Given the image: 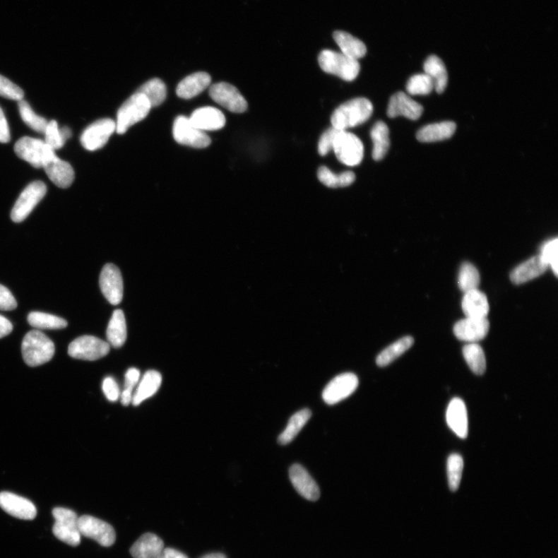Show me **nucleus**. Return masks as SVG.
<instances>
[{"label": "nucleus", "instance_id": "nucleus-54", "mask_svg": "<svg viewBox=\"0 0 558 558\" xmlns=\"http://www.w3.org/2000/svg\"><path fill=\"white\" fill-rule=\"evenodd\" d=\"M201 558H227V557L221 553H213L204 555Z\"/></svg>", "mask_w": 558, "mask_h": 558}, {"label": "nucleus", "instance_id": "nucleus-31", "mask_svg": "<svg viewBox=\"0 0 558 558\" xmlns=\"http://www.w3.org/2000/svg\"><path fill=\"white\" fill-rule=\"evenodd\" d=\"M127 336L125 316L121 309L114 311L109 322L107 337L109 345L115 348H121Z\"/></svg>", "mask_w": 558, "mask_h": 558}, {"label": "nucleus", "instance_id": "nucleus-34", "mask_svg": "<svg viewBox=\"0 0 558 558\" xmlns=\"http://www.w3.org/2000/svg\"><path fill=\"white\" fill-rule=\"evenodd\" d=\"M414 344V339L405 336L389 345L378 355L376 364L379 367H386L393 362L398 357L403 355Z\"/></svg>", "mask_w": 558, "mask_h": 558}, {"label": "nucleus", "instance_id": "nucleus-6", "mask_svg": "<svg viewBox=\"0 0 558 558\" xmlns=\"http://www.w3.org/2000/svg\"><path fill=\"white\" fill-rule=\"evenodd\" d=\"M333 150L338 160L348 166L360 165L364 157L362 141L354 133L340 131L335 138Z\"/></svg>", "mask_w": 558, "mask_h": 558}, {"label": "nucleus", "instance_id": "nucleus-5", "mask_svg": "<svg viewBox=\"0 0 558 558\" xmlns=\"http://www.w3.org/2000/svg\"><path fill=\"white\" fill-rule=\"evenodd\" d=\"M54 518V535L70 546L76 547L81 542V533L78 529V517L73 510L57 507L52 511Z\"/></svg>", "mask_w": 558, "mask_h": 558}, {"label": "nucleus", "instance_id": "nucleus-1", "mask_svg": "<svg viewBox=\"0 0 558 558\" xmlns=\"http://www.w3.org/2000/svg\"><path fill=\"white\" fill-rule=\"evenodd\" d=\"M372 113L373 105L368 99H353L334 110L331 116L332 126L340 131H347L369 121Z\"/></svg>", "mask_w": 558, "mask_h": 558}, {"label": "nucleus", "instance_id": "nucleus-42", "mask_svg": "<svg viewBox=\"0 0 558 558\" xmlns=\"http://www.w3.org/2000/svg\"><path fill=\"white\" fill-rule=\"evenodd\" d=\"M434 90V85L427 75L418 74L412 76L406 85V90L412 95H426Z\"/></svg>", "mask_w": 558, "mask_h": 558}, {"label": "nucleus", "instance_id": "nucleus-48", "mask_svg": "<svg viewBox=\"0 0 558 558\" xmlns=\"http://www.w3.org/2000/svg\"><path fill=\"white\" fill-rule=\"evenodd\" d=\"M102 388L103 393L110 402H116L121 397V391L114 378L107 377L103 380Z\"/></svg>", "mask_w": 558, "mask_h": 558}, {"label": "nucleus", "instance_id": "nucleus-16", "mask_svg": "<svg viewBox=\"0 0 558 558\" xmlns=\"http://www.w3.org/2000/svg\"><path fill=\"white\" fill-rule=\"evenodd\" d=\"M489 326L487 318L466 317L454 325L453 333L462 341L476 343L487 336Z\"/></svg>", "mask_w": 558, "mask_h": 558}, {"label": "nucleus", "instance_id": "nucleus-11", "mask_svg": "<svg viewBox=\"0 0 558 558\" xmlns=\"http://www.w3.org/2000/svg\"><path fill=\"white\" fill-rule=\"evenodd\" d=\"M78 529L82 536L93 539L103 547H110L115 543L114 528L97 518L88 515L78 517Z\"/></svg>", "mask_w": 558, "mask_h": 558}, {"label": "nucleus", "instance_id": "nucleus-36", "mask_svg": "<svg viewBox=\"0 0 558 558\" xmlns=\"http://www.w3.org/2000/svg\"><path fill=\"white\" fill-rule=\"evenodd\" d=\"M470 369L477 376H482L486 370V360L483 349L477 343H469L462 350Z\"/></svg>", "mask_w": 558, "mask_h": 558}, {"label": "nucleus", "instance_id": "nucleus-9", "mask_svg": "<svg viewBox=\"0 0 558 558\" xmlns=\"http://www.w3.org/2000/svg\"><path fill=\"white\" fill-rule=\"evenodd\" d=\"M47 193V187L42 181L30 183L23 191L11 212V219L15 222L25 220L34 210L37 203L42 201Z\"/></svg>", "mask_w": 558, "mask_h": 558}, {"label": "nucleus", "instance_id": "nucleus-4", "mask_svg": "<svg viewBox=\"0 0 558 558\" xmlns=\"http://www.w3.org/2000/svg\"><path fill=\"white\" fill-rule=\"evenodd\" d=\"M150 109V103L145 95L134 93L118 110L116 131L119 134L125 133L131 126L143 121Z\"/></svg>", "mask_w": 558, "mask_h": 558}, {"label": "nucleus", "instance_id": "nucleus-43", "mask_svg": "<svg viewBox=\"0 0 558 558\" xmlns=\"http://www.w3.org/2000/svg\"><path fill=\"white\" fill-rule=\"evenodd\" d=\"M141 372L138 369L131 368L125 374L124 389L121 393V400L124 405H129L132 403L133 389L138 385Z\"/></svg>", "mask_w": 558, "mask_h": 558}, {"label": "nucleus", "instance_id": "nucleus-47", "mask_svg": "<svg viewBox=\"0 0 558 558\" xmlns=\"http://www.w3.org/2000/svg\"><path fill=\"white\" fill-rule=\"evenodd\" d=\"M340 130L334 129V127H331V129L326 130L323 134L322 136L319 141L318 143V153L321 156H325L328 155L331 150H333V146L336 138L337 135L340 132Z\"/></svg>", "mask_w": 558, "mask_h": 558}, {"label": "nucleus", "instance_id": "nucleus-49", "mask_svg": "<svg viewBox=\"0 0 558 558\" xmlns=\"http://www.w3.org/2000/svg\"><path fill=\"white\" fill-rule=\"evenodd\" d=\"M17 307L18 302L11 292L6 287L0 285V310L10 311Z\"/></svg>", "mask_w": 558, "mask_h": 558}, {"label": "nucleus", "instance_id": "nucleus-35", "mask_svg": "<svg viewBox=\"0 0 558 558\" xmlns=\"http://www.w3.org/2000/svg\"><path fill=\"white\" fill-rule=\"evenodd\" d=\"M317 177L323 185L329 188L347 187L355 181V174L353 172H345L338 174L325 166H321L318 170Z\"/></svg>", "mask_w": 558, "mask_h": 558}, {"label": "nucleus", "instance_id": "nucleus-32", "mask_svg": "<svg viewBox=\"0 0 558 558\" xmlns=\"http://www.w3.org/2000/svg\"><path fill=\"white\" fill-rule=\"evenodd\" d=\"M370 134L373 142L372 157L374 160L381 161L390 147L388 127L384 122L379 121L373 126Z\"/></svg>", "mask_w": 558, "mask_h": 558}, {"label": "nucleus", "instance_id": "nucleus-17", "mask_svg": "<svg viewBox=\"0 0 558 558\" xmlns=\"http://www.w3.org/2000/svg\"><path fill=\"white\" fill-rule=\"evenodd\" d=\"M0 507L8 514L20 520H34L37 516V509L33 502L11 492L0 493Z\"/></svg>", "mask_w": 558, "mask_h": 558}, {"label": "nucleus", "instance_id": "nucleus-33", "mask_svg": "<svg viewBox=\"0 0 558 558\" xmlns=\"http://www.w3.org/2000/svg\"><path fill=\"white\" fill-rule=\"evenodd\" d=\"M311 415H312V413L309 409H304L295 413L290 419L284 432L279 435L278 438V444L287 445L291 443L301 432V429L307 425V422L311 418Z\"/></svg>", "mask_w": 558, "mask_h": 558}, {"label": "nucleus", "instance_id": "nucleus-3", "mask_svg": "<svg viewBox=\"0 0 558 558\" xmlns=\"http://www.w3.org/2000/svg\"><path fill=\"white\" fill-rule=\"evenodd\" d=\"M318 61L325 73L337 76L348 82L354 81L360 73V62L342 53L324 50L319 55Z\"/></svg>", "mask_w": 558, "mask_h": 558}, {"label": "nucleus", "instance_id": "nucleus-19", "mask_svg": "<svg viewBox=\"0 0 558 558\" xmlns=\"http://www.w3.org/2000/svg\"><path fill=\"white\" fill-rule=\"evenodd\" d=\"M289 473L290 481L299 495L313 501L320 499V488L305 468L295 464L290 468Z\"/></svg>", "mask_w": 558, "mask_h": 558}, {"label": "nucleus", "instance_id": "nucleus-13", "mask_svg": "<svg viewBox=\"0 0 558 558\" xmlns=\"http://www.w3.org/2000/svg\"><path fill=\"white\" fill-rule=\"evenodd\" d=\"M210 97L219 105L232 112L242 114L248 109V102L232 85L226 83L214 84L210 89Z\"/></svg>", "mask_w": 558, "mask_h": 558}, {"label": "nucleus", "instance_id": "nucleus-29", "mask_svg": "<svg viewBox=\"0 0 558 558\" xmlns=\"http://www.w3.org/2000/svg\"><path fill=\"white\" fill-rule=\"evenodd\" d=\"M333 39L339 46L340 53L350 59L358 61L363 58L367 53L364 44L360 39L350 35L347 32H334Z\"/></svg>", "mask_w": 558, "mask_h": 558}, {"label": "nucleus", "instance_id": "nucleus-7", "mask_svg": "<svg viewBox=\"0 0 558 558\" xmlns=\"http://www.w3.org/2000/svg\"><path fill=\"white\" fill-rule=\"evenodd\" d=\"M109 343L93 336H83L71 343L68 353L70 357L85 361H95L108 355Z\"/></svg>", "mask_w": 558, "mask_h": 558}, {"label": "nucleus", "instance_id": "nucleus-26", "mask_svg": "<svg viewBox=\"0 0 558 558\" xmlns=\"http://www.w3.org/2000/svg\"><path fill=\"white\" fill-rule=\"evenodd\" d=\"M210 83L211 77L208 73H196L187 76L179 83L177 93L182 99H192L203 92Z\"/></svg>", "mask_w": 558, "mask_h": 558}, {"label": "nucleus", "instance_id": "nucleus-23", "mask_svg": "<svg viewBox=\"0 0 558 558\" xmlns=\"http://www.w3.org/2000/svg\"><path fill=\"white\" fill-rule=\"evenodd\" d=\"M548 267L540 255H538L515 268L510 273V280L515 285L528 283L543 275Z\"/></svg>", "mask_w": 558, "mask_h": 558}, {"label": "nucleus", "instance_id": "nucleus-8", "mask_svg": "<svg viewBox=\"0 0 558 558\" xmlns=\"http://www.w3.org/2000/svg\"><path fill=\"white\" fill-rule=\"evenodd\" d=\"M173 136L179 145L195 148H205L211 143V139L204 131L198 130L191 123L189 118L179 116L174 122Z\"/></svg>", "mask_w": 558, "mask_h": 558}, {"label": "nucleus", "instance_id": "nucleus-21", "mask_svg": "<svg viewBox=\"0 0 558 558\" xmlns=\"http://www.w3.org/2000/svg\"><path fill=\"white\" fill-rule=\"evenodd\" d=\"M446 420L452 432L461 439L468 434V412L465 403L460 398H453L446 412Z\"/></svg>", "mask_w": 558, "mask_h": 558}, {"label": "nucleus", "instance_id": "nucleus-52", "mask_svg": "<svg viewBox=\"0 0 558 558\" xmlns=\"http://www.w3.org/2000/svg\"><path fill=\"white\" fill-rule=\"evenodd\" d=\"M158 558H189L185 554L173 548H164Z\"/></svg>", "mask_w": 558, "mask_h": 558}, {"label": "nucleus", "instance_id": "nucleus-45", "mask_svg": "<svg viewBox=\"0 0 558 558\" xmlns=\"http://www.w3.org/2000/svg\"><path fill=\"white\" fill-rule=\"evenodd\" d=\"M0 95L4 98L19 102L25 97V93L18 85L0 75Z\"/></svg>", "mask_w": 558, "mask_h": 558}, {"label": "nucleus", "instance_id": "nucleus-14", "mask_svg": "<svg viewBox=\"0 0 558 558\" xmlns=\"http://www.w3.org/2000/svg\"><path fill=\"white\" fill-rule=\"evenodd\" d=\"M116 131V123L111 119H102L87 127L81 136L82 146L88 150H97L107 145Z\"/></svg>", "mask_w": 558, "mask_h": 558}, {"label": "nucleus", "instance_id": "nucleus-51", "mask_svg": "<svg viewBox=\"0 0 558 558\" xmlns=\"http://www.w3.org/2000/svg\"><path fill=\"white\" fill-rule=\"evenodd\" d=\"M13 331L11 322L6 317L0 315V338L9 335Z\"/></svg>", "mask_w": 558, "mask_h": 558}, {"label": "nucleus", "instance_id": "nucleus-30", "mask_svg": "<svg viewBox=\"0 0 558 558\" xmlns=\"http://www.w3.org/2000/svg\"><path fill=\"white\" fill-rule=\"evenodd\" d=\"M425 74L427 75L434 85L437 93H442L449 83L448 71L442 60L436 55L429 56L424 66Z\"/></svg>", "mask_w": 558, "mask_h": 558}, {"label": "nucleus", "instance_id": "nucleus-38", "mask_svg": "<svg viewBox=\"0 0 558 558\" xmlns=\"http://www.w3.org/2000/svg\"><path fill=\"white\" fill-rule=\"evenodd\" d=\"M138 93L146 95L151 107L161 105L167 97L166 85L159 78L150 79L140 88Z\"/></svg>", "mask_w": 558, "mask_h": 558}, {"label": "nucleus", "instance_id": "nucleus-53", "mask_svg": "<svg viewBox=\"0 0 558 558\" xmlns=\"http://www.w3.org/2000/svg\"><path fill=\"white\" fill-rule=\"evenodd\" d=\"M60 132L61 138L65 142L71 137V131L67 126L63 127V129L60 130Z\"/></svg>", "mask_w": 558, "mask_h": 558}, {"label": "nucleus", "instance_id": "nucleus-10", "mask_svg": "<svg viewBox=\"0 0 558 558\" xmlns=\"http://www.w3.org/2000/svg\"><path fill=\"white\" fill-rule=\"evenodd\" d=\"M42 167L47 177L58 187L67 189L73 184L75 179L73 167L56 156L54 150L49 146L46 150Z\"/></svg>", "mask_w": 558, "mask_h": 558}, {"label": "nucleus", "instance_id": "nucleus-37", "mask_svg": "<svg viewBox=\"0 0 558 558\" xmlns=\"http://www.w3.org/2000/svg\"><path fill=\"white\" fill-rule=\"evenodd\" d=\"M28 321L37 330H59L66 328L68 326L67 321L64 319L41 312L30 313Z\"/></svg>", "mask_w": 558, "mask_h": 558}, {"label": "nucleus", "instance_id": "nucleus-50", "mask_svg": "<svg viewBox=\"0 0 558 558\" xmlns=\"http://www.w3.org/2000/svg\"><path fill=\"white\" fill-rule=\"evenodd\" d=\"M11 136L9 126L6 121V117L1 107H0V142L9 143Z\"/></svg>", "mask_w": 558, "mask_h": 558}, {"label": "nucleus", "instance_id": "nucleus-41", "mask_svg": "<svg viewBox=\"0 0 558 558\" xmlns=\"http://www.w3.org/2000/svg\"><path fill=\"white\" fill-rule=\"evenodd\" d=\"M463 468L464 461L460 454H451L448 460V477L451 491L456 492L459 488Z\"/></svg>", "mask_w": 558, "mask_h": 558}, {"label": "nucleus", "instance_id": "nucleus-28", "mask_svg": "<svg viewBox=\"0 0 558 558\" xmlns=\"http://www.w3.org/2000/svg\"><path fill=\"white\" fill-rule=\"evenodd\" d=\"M456 127V123L451 121L429 124L417 132V138L425 143L444 141L453 136Z\"/></svg>", "mask_w": 558, "mask_h": 558}, {"label": "nucleus", "instance_id": "nucleus-12", "mask_svg": "<svg viewBox=\"0 0 558 558\" xmlns=\"http://www.w3.org/2000/svg\"><path fill=\"white\" fill-rule=\"evenodd\" d=\"M360 381L353 373H344L333 379L323 392V400L326 404L334 405L345 400L357 389Z\"/></svg>", "mask_w": 558, "mask_h": 558}, {"label": "nucleus", "instance_id": "nucleus-20", "mask_svg": "<svg viewBox=\"0 0 558 558\" xmlns=\"http://www.w3.org/2000/svg\"><path fill=\"white\" fill-rule=\"evenodd\" d=\"M422 113L424 107L403 92L394 94L389 100L387 114L390 118L403 116L412 121H417Z\"/></svg>", "mask_w": 558, "mask_h": 558}, {"label": "nucleus", "instance_id": "nucleus-46", "mask_svg": "<svg viewBox=\"0 0 558 558\" xmlns=\"http://www.w3.org/2000/svg\"><path fill=\"white\" fill-rule=\"evenodd\" d=\"M45 143L54 150L61 148L66 142L63 141L58 123L52 121L47 124L45 133Z\"/></svg>", "mask_w": 558, "mask_h": 558}, {"label": "nucleus", "instance_id": "nucleus-25", "mask_svg": "<svg viewBox=\"0 0 558 558\" xmlns=\"http://www.w3.org/2000/svg\"><path fill=\"white\" fill-rule=\"evenodd\" d=\"M461 307L466 317L486 318L489 312L487 297L478 290L465 292Z\"/></svg>", "mask_w": 558, "mask_h": 558}, {"label": "nucleus", "instance_id": "nucleus-22", "mask_svg": "<svg viewBox=\"0 0 558 558\" xmlns=\"http://www.w3.org/2000/svg\"><path fill=\"white\" fill-rule=\"evenodd\" d=\"M189 118L191 123L202 131L220 130L226 124L225 116L222 112L211 107L199 108Z\"/></svg>", "mask_w": 558, "mask_h": 558}, {"label": "nucleus", "instance_id": "nucleus-2", "mask_svg": "<svg viewBox=\"0 0 558 558\" xmlns=\"http://www.w3.org/2000/svg\"><path fill=\"white\" fill-rule=\"evenodd\" d=\"M21 349L23 361L30 367L50 362L55 352L52 340L38 330L31 331L25 335Z\"/></svg>", "mask_w": 558, "mask_h": 558}, {"label": "nucleus", "instance_id": "nucleus-15", "mask_svg": "<svg viewBox=\"0 0 558 558\" xmlns=\"http://www.w3.org/2000/svg\"><path fill=\"white\" fill-rule=\"evenodd\" d=\"M100 285L103 296L112 305L121 304L124 296V283L121 271L113 264H107L103 267L100 277Z\"/></svg>", "mask_w": 558, "mask_h": 558}, {"label": "nucleus", "instance_id": "nucleus-40", "mask_svg": "<svg viewBox=\"0 0 558 558\" xmlns=\"http://www.w3.org/2000/svg\"><path fill=\"white\" fill-rule=\"evenodd\" d=\"M18 108L23 122L38 133H45L49 122L44 117L37 116L27 101H19Z\"/></svg>", "mask_w": 558, "mask_h": 558}, {"label": "nucleus", "instance_id": "nucleus-44", "mask_svg": "<svg viewBox=\"0 0 558 558\" xmlns=\"http://www.w3.org/2000/svg\"><path fill=\"white\" fill-rule=\"evenodd\" d=\"M540 256L549 267H551L556 276L558 273V240L557 238L547 242L541 248Z\"/></svg>", "mask_w": 558, "mask_h": 558}, {"label": "nucleus", "instance_id": "nucleus-27", "mask_svg": "<svg viewBox=\"0 0 558 558\" xmlns=\"http://www.w3.org/2000/svg\"><path fill=\"white\" fill-rule=\"evenodd\" d=\"M162 378L161 374L156 371H148L143 374L138 382V386L133 393L132 404L139 405L150 397L154 396L161 387Z\"/></svg>", "mask_w": 558, "mask_h": 558}, {"label": "nucleus", "instance_id": "nucleus-39", "mask_svg": "<svg viewBox=\"0 0 558 558\" xmlns=\"http://www.w3.org/2000/svg\"><path fill=\"white\" fill-rule=\"evenodd\" d=\"M480 284V275L475 266L469 262H464L461 265L458 275V286L460 290L465 293L477 290Z\"/></svg>", "mask_w": 558, "mask_h": 558}, {"label": "nucleus", "instance_id": "nucleus-18", "mask_svg": "<svg viewBox=\"0 0 558 558\" xmlns=\"http://www.w3.org/2000/svg\"><path fill=\"white\" fill-rule=\"evenodd\" d=\"M47 146L44 141L23 137L15 143L14 151L22 160L30 163L35 169L43 167Z\"/></svg>", "mask_w": 558, "mask_h": 558}, {"label": "nucleus", "instance_id": "nucleus-24", "mask_svg": "<svg viewBox=\"0 0 558 558\" xmlns=\"http://www.w3.org/2000/svg\"><path fill=\"white\" fill-rule=\"evenodd\" d=\"M164 542L155 534L147 533L133 545L131 554L133 558H158L163 551Z\"/></svg>", "mask_w": 558, "mask_h": 558}]
</instances>
